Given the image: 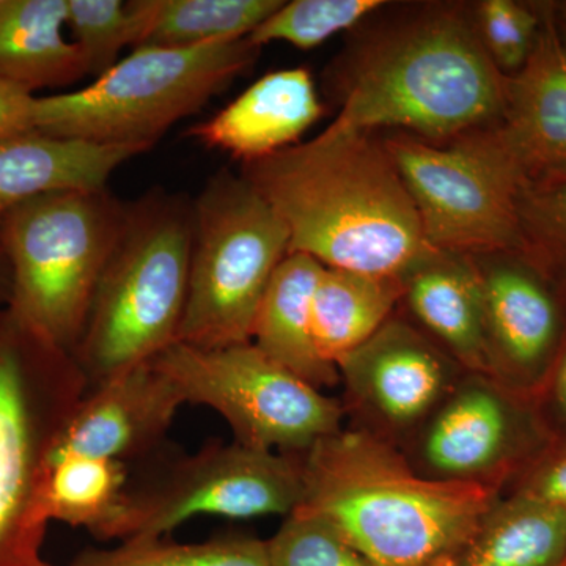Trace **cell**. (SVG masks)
I'll return each mask as SVG.
<instances>
[{"mask_svg":"<svg viewBox=\"0 0 566 566\" xmlns=\"http://www.w3.org/2000/svg\"><path fill=\"white\" fill-rule=\"evenodd\" d=\"M323 264L304 253H289L268 285L251 342L274 363L315 389L340 385L335 365L316 348L312 301Z\"/></svg>","mask_w":566,"mask_h":566,"instance_id":"20","label":"cell"},{"mask_svg":"<svg viewBox=\"0 0 566 566\" xmlns=\"http://www.w3.org/2000/svg\"><path fill=\"white\" fill-rule=\"evenodd\" d=\"M35 93L0 80V139L35 132Z\"/></svg>","mask_w":566,"mask_h":566,"instance_id":"34","label":"cell"},{"mask_svg":"<svg viewBox=\"0 0 566 566\" xmlns=\"http://www.w3.org/2000/svg\"><path fill=\"white\" fill-rule=\"evenodd\" d=\"M185 398L153 360L136 365L87 390L54 449L50 468L63 458L144 461L158 452Z\"/></svg>","mask_w":566,"mask_h":566,"instance_id":"15","label":"cell"},{"mask_svg":"<svg viewBox=\"0 0 566 566\" xmlns=\"http://www.w3.org/2000/svg\"><path fill=\"white\" fill-rule=\"evenodd\" d=\"M382 136L431 248L458 255L517 252V199L526 180L490 126L446 144Z\"/></svg>","mask_w":566,"mask_h":566,"instance_id":"10","label":"cell"},{"mask_svg":"<svg viewBox=\"0 0 566 566\" xmlns=\"http://www.w3.org/2000/svg\"><path fill=\"white\" fill-rule=\"evenodd\" d=\"M153 363L172 379L185 403L226 419L233 441L297 455L344 428L345 408L274 363L252 342L197 348L175 342Z\"/></svg>","mask_w":566,"mask_h":566,"instance_id":"11","label":"cell"},{"mask_svg":"<svg viewBox=\"0 0 566 566\" xmlns=\"http://www.w3.org/2000/svg\"><path fill=\"white\" fill-rule=\"evenodd\" d=\"M71 566H273L266 539L227 535L181 545L163 538L123 542L111 549L82 551Z\"/></svg>","mask_w":566,"mask_h":566,"instance_id":"26","label":"cell"},{"mask_svg":"<svg viewBox=\"0 0 566 566\" xmlns=\"http://www.w3.org/2000/svg\"><path fill=\"white\" fill-rule=\"evenodd\" d=\"M139 155L137 148L39 132L0 139V226L11 211L43 193L107 188L115 170Z\"/></svg>","mask_w":566,"mask_h":566,"instance_id":"19","label":"cell"},{"mask_svg":"<svg viewBox=\"0 0 566 566\" xmlns=\"http://www.w3.org/2000/svg\"><path fill=\"white\" fill-rule=\"evenodd\" d=\"M66 31V0H0V80L35 93L87 77Z\"/></svg>","mask_w":566,"mask_h":566,"instance_id":"21","label":"cell"},{"mask_svg":"<svg viewBox=\"0 0 566 566\" xmlns=\"http://www.w3.org/2000/svg\"><path fill=\"white\" fill-rule=\"evenodd\" d=\"M480 41L495 69L505 77L524 69L542 28V2L479 0L472 2Z\"/></svg>","mask_w":566,"mask_h":566,"instance_id":"30","label":"cell"},{"mask_svg":"<svg viewBox=\"0 0 566 566\" xmlns=\"http://www.w3.org/2000/svg\"><path fill=\"white\" fill-rule=\"evenodd\" d=\"M504 74L486 54L472 2H385L348 32L324 71L331 126L446 144L493 125Z\"/></svg>","mask_w":566,"mask_h":566,"instance_id":"1","label":"cell"},{"mask_svg":"<svg viewBox=\"0 0 566 566\" xmlns=\"http://www.w3.org/2000/svg\"><path fill=\"white\" fill-rule=\"evenodd\" d=\"M401 282L400 311L465 371L488 375L482 293L469 256L436 249Z\"/></svg>","mask_w":566,"mask_h":566,"instance_id":"18","label":"cell"},{"mask_svg":"<svg viewBox=\"0 0 566 566\" xmlns=\"http://www.w3.org/2000/svg\"><path fill=\"white\" fill-rule=\"evenodd\" d=\"M85 392L73 354L0 305V566L48 565L51 453Z\"/></svg>","mask_w":566,"mask_h":566,"instance_id":"5","label":"cell"},{"mask_svg":"<svg viewBox=\"0 0 566 566\" xmlns=\"http://www.w3.org/2000/svg\"><path fill=\"white\" fill-rule=\"evenodd\" d=\"M538 40L524 69L506 77L491 133L524 180L566 175V41L554 2H542Z\"/></svg>","mask_w":566,"mask_h":566,"instance_id":"16","label":"cell"},{"mask_svg":"<svg viewBox=\"0 0 566 566\" xmlns=\"http://www.w3.org/2000/svg\"><path fill=\"white\" fill-rule=\"evenodd\" d=\"M549 442L531 400L491 376L465 371L400 450L428 479L504 493Z\"/></svg>","mask_w":566,"mask_h":566,"instance_id":"12","label":"cell"},{"mask_svg":"<svg viewBox=\"0 0 566 566\" xmlns=\"http://www.w3.org/2000/svg\"><path fill=\"white\" fill-rule=\"evenodd\" d=\"M144 25L140 0H66V29L95 80L120 61L126 46H139Z\"/></svg>","mask_w":566,"mask_h":566,"instance_id":"28","label":"cell"},{"mask_svg":"<svg viewBox=\"0 0 566 566\" xmlns=\"http://www.w3.org/2000/svg\"><path fill=\"white\" fill-rule=\"evenodd\" d=\"M283 0H140L145 25L137 48H197L248 39Z\"/></svg>","mask_w":566,"mask_h":566,"instance_id":"24","label":"cell"},{"mask_svg":"<svg viewBox=\"0 0 566 566\" xmlns=\"http://www.w3.org/2000/svg\"><path fill=\"white\" fill-rule=\"evenodd\" d=\"M323 114L311 71L297 66L264 74L188 136L241 164L252 163L300 144Z\"/></svg>","mask_w":566,"mask_h":566,"instance_id":"17","label":"cell"},{"mask_svg":"<svg viewBox=\"0 0 566 566\" xmlns=\"http://www.w3.org/2000/svg\"><path fill=\"white\" fill-rule=\"evenodd\" d=\"M520 249L566 304V175L526 181L517 199Z\"/></svg>","mask_w":566,"mask_h":566,"instance_id":"27","label":"cell"},{"mask_svg":"<svg viewBox=\"0 0 566 566\" xmlns=\"http://www.w3.org/2000/svg\"><path fill=\"white\" fill-rule=\"evenodd\" d=\"M260 51L249 39L136 48L87 87L36 96L35 132L148 151L251 69Z\"/></svg>","mask_w":566,"mask_h":566,"instance_id":"6","label":"cell"},{"mask_svg":"<svg viewBox=\"0 0 566 566\" xmlns=\"http://www.w3.org/2000/svg\"><path fill=\"white\" fill-rule=\"evenodd\" d=\"M509 493L528 495L566 515V439L551 441L510 483Z\"/></svg>","mask_w":566,"mask_h":566,"instance_id":"32","label":"cell"},{"mask_svg":"<svg viewBox=\"0 0 566 566\" xmlns=\"http://www.w3.org/2000/svg\"><path fill=\"white\" fill-rule=\"evenodd\" d=\"M266 542L273 566H381L304 510L286 516Z\"/></svg>","mask_w":566,"mask_h":566,"instance_id":"31","label":"cell"},{"mask_svg":"<svg viewBox=\"0 0 566 566\" xmlns=\"http://www.w3.org/2000/svg\"><path fill=\"white\" fill-rule=\"evenodd\" d=\"M126 464L103 458L69 457L51 465L46 509L51 521L95 534L128 483Z\"/></svg>","mask_w":566,"mask_h":566,"instance_id":"25","label":"cell"},{"mask_svg":"<svg viewBox=\"0 0 566 566\" xmlns=\"http://www.w3.org/2000/svg\"><path fill=\"white\" fill-rule=\"evenodd\" d=\"M566 566V565H565Z\"/></svg>","mask_w":566,"mask_h":566,"instance_id":"38","label":"cell"},{"mask_svg":"<svg viewBox=\"0 0 566 566\" xmlns=\"http://www.w3.org/2000/svg\"><path fill=\"white\" fill-rule=\"evenodd\" d=\"M240 174L282 219L289 253L403 279L436 251L381 133L329 125L314 139L241 164Z\"/></svg>","mask_w":566,"mask_h":566,"instance_id":"2","label":"cell"},{"mask_svg":"<svg viewBox=\"0 0 566 566\" xmlns=\"http://www.w3.org/2000/svg\"><path fill=\"white\" fill-rule=\"evenodd\" d=\"M148 457L109 517L93 534L103 542L163 538L193 516L230 520L289 516L303 504V469L297 455L211 441L199 452L169 450ZM147 460V458H145Z\"/></svg>","mask_w":566,"mask_h":566,"instance_id":"9","label":"cell"},{"mask_svg":"<svg viewBox=\"0 0 566 566\" xmlns=\"http://www.w3.org/2000/svg\"><path fill=\"white\" fill-rule=\"evenodd\" d=\"M565 565V513L528 495L502 493L449 566Z\"/></svg>","mask_w":566,"mask_h":566,"instance_id":"22","label":"cell"},{"mask_svg":"<svg viewBox=\"0 0 566 566\" xmlns=\"http://www.w3.org/2000/svg\"><path fill=\"white\" fill-rule=\"evenodd\" d=\"M300 509L322 517L381 566H449L501 491L441 482L359 427H344L297 453Z\"/></svg>","mask_w":566,"mask_h":566,"instance_id":"3","label":"cell"},{"mask_svg":"<svg viewBox=\"0 0 566 566\" xmlns=\"http://www.w3.org/2000/svg\"><path fill=\"white\" fill-rule=\"evenodd\" d=\"M468 256L482 293L488 376L534 401L564 340L565 301L517 252Z\"/></svg>","mask_w":566,"mask_h":566,"instance_id":"14","label":"cell"},{"mask_svg":"<svg viewBox=\"0 0 566 566\" xmlns=\"http://www.w3.org/2000/svg\"><path fill=\"white\" fill-rule=\"evenodd\" d=\"M193 232L192 199L153 189L125 205L73 357L87 390L178 342Z\"/></svg>","mask_w":566,"mask_h":566,"instance_id":"4","label":"cell"},{"mask_svg":"<svg viewBox=\"0 0 566 566\" xmlns=\"http://www.w3.org/2000/svg\"><path fill=\"white\" fill-rule=\"evenodd\" d=\"M188 300L178 342L248 344L268 285L290 251L277 212L240 175L222 169L192 199Z\"/></svg>","mask_w":566,"mask_h":566,"instance_id":"8","label":"cell"},{"mask_svg":"<svg viewBox=\"0 0 566 566\" xmlns=\"http://www.w3.org/2000/svg\"><path fill=\"white\" fill-rule=\"evenodd\" d=\"M385 0H292L248 36L255 46L283 41L297 50H314L342 32H352L381 9Z\"/></svg>","mask_w":566,"mask_h":566,"instance_id":"29","label":"cell"},{"mask_svg":"<svg viewBox=\"0 0 566 566\" xmlns=\"http://www.w3.org/2000/svg\"><path fill=\"white\" fill-rule=\"evenodd\" d=\"M46 566H55V565L48 564Z\"/></svg>","mask_w":566,"mask_h":566,"instance_id":"37","label":"cell"},{"mask_svg":"<svg viewBox=\"0 0 566 566\" xmlns=\"http://www.w3.org/2000/svg\"><path fill=\"white\" fill-rule=\"evenodd\" d=\"M401 297L400 277L323 266L312 301L315 344L323 359L337 367L395 315Z\"/></svg>","mask_w":566,"mask_h":566,"instance_id":"23","label":"cell"},{"mask_svg":"<svg viewBox=\"0 0 566 566\" xmlns=\"http://www.w3.org/2000/svg\"><path fill=\"white\" fill-rule=\"evenodd\" d=\"M532 405L551 441L566 439V329L556 360Z\"/></svg>","mask_w":566,"mask_h":566,"instance_id":"33","label":"cell"},{"mask_svg":"<svg viewBox=\"0 0 566 566\" xmlns=\"http://www.w3.org/2000/svg\"><path fill=\"white\" fill-rule=\"evenodd\" d=\"M554 11H556L558 29L566 41V0L565 2H554Z\"/></svg>","mask_w":566,"mask_h":566,"instance_id":"36","label":"cell"},{"mask_svg":"<svg viewBox=\"0 0 566 566\" xmlns=\"http://www.w3.org/2000/svg\"><path fill=\"white\" fill-rule=\"evenodd\" d=\"M104 189L43 193L0 226L9 263L7 307L73 354L125 212Z\"/></svg>","mask_w":566,"mask_h":566,"instance_id":"7","label":"cell"},{"mask_svg":"<svg viewBox=\"0 0 566 566\" xmlns=\"http://www.w3.org/2000/svg\"><path fill=\"white\" fill-rule=\"evenodd\" d=\"M354 427L400 449L465 374L398 308L368 340L337 363Z\"/></svg>","mask_w":566,"mask_h":566,"instance_id":"13","label":"cell"},{"mask_svg":"<svg viewBox=\"0 0 566 566\" xmlns=\"http://www.w3.org/2000/svg\"><path fill=\"white\" fill-rule=\"evenodd\" d=\"M10 300V271L6 256L0 251V305L7 307Z\"/></svg>","mask_w":566,"mask_h":566,"instance_id":"35","label":"cell"}]
</instances>
